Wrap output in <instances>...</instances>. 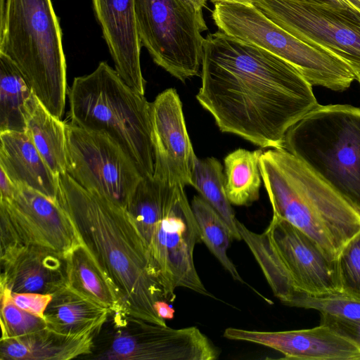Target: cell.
Wrapping results in <instances>:
<instances>
[{"label":"cell","mask_w":360,"mask_h":360,"mask_svg":"<svg viewBox=\"0 0 360 360\" xmlns=\"http://www.w3.org/2000/svg\"><path fill=\"white\" fill-rule=\"evenodd\" d=\"M199 103L222 132L283 148L288 129L319 105L292 65L220 30L205 38Z\"/></svg>","instance_id":"6da1fadb"},{"label":"cell","mask_w":360,"mask_h":360,"mask_svg":"<svg viewBox=\"0 0 360 360\" xmlns=\"http://www.w3.org/2000/svg\"><path fill=\"white\" fill-rule=\"evenodd\" d=\"M58 183L60 203L82 244L117 290L124 312L166 326L155 309L157 301H167L165 290L126 209L83 188L67 173L58 176Z\"/></svg>","instance_id":"7a4b0ae2"},{"label":"cell","mask_w":360,"mask_h":360,"mask_svg":"<svg viewBox=\"0 0 360 360\" xmlns=\"http://www.w3.org/2000/svg\"><path fill=\"white\" fill-rule=\"evenodd\" d=\"M259 169L273 214L306 233L335 261L360 231V213L284 148L263 152Z\"/></svg>","instance_id":"3957f363"},{"label":"cell","mask_w":360,"mask_h":360,"mask_svg":"<svg viewBox=\"0 0 360 360\" xmlns=\"http://www.w3.org/2000/svg\"><path fill=\"white\" fill-rule=\"evenodd\" d=\"M125 209L146 246L167 301L174 300V290L180 287L213 297L195 266L194 248L201 240L184 186L143 178Z\"/></svg>","instance_id":"277c9868"},{"label":"cell","mask_w":360,"mask_h":360,"mask_svg":"<svg viewBox=\"0 0 360 360\" xmlns=\"http://www.w3.org/2000/svg\"><path fill=\"white\" fill-rule=\"evenodd\" d=\"M73 124L107 134L128 155L143 178L154 174L151 103L106 62L77 77L68 89Z\"/></svg>","instance_id":"5b68a950"},{"label":"cell","mask_w":360,"mask_h":360,"mask_svg":"<svg viewBox=\"0 0 360 360\" xmlns=\"http://www.w3.org/2000/svg\"><path fill=\"white\" fill-rule=\"evenodd\" d=\"M0 53L42 105L61 119L68 93L62 30L51 0H1Z\"/></svg>","instance_id":"8992f818"},{"label":"cell","mask_w":360,"mask_h":360,"mask_svg":"<svg viewBox=\"0 0 360 360\" xmlns=\"http://www.w3.org/2000/svg\"><path fill=\"white\" fill-rule=\"evenodd\" d=\"M283 148L360 213V108L319 104L288 129Z\"/></svg>","instance_id":"52a82bcc"},{"label":"cell","mask_w":360,"mask_h":360,"mask_svg":"<svg viewBox=\"0 0 360 360\" xmlns=\"http://www.w3.org/2000/svg\"><path fill=\"white\" fill-rule=\"evenodd\" d=\"M238 229L274 295L288 306L298 294L342 293L337 262L330 260L309 236L273 214L258 233L238 221Z\"/></svg>","instance_id":"ba28073f"},{"label":"cell","mask_w":360,"mask_h":360,"mask_svg":"<svg viewBox=\"0 0 360 360\" xmlns=\"http://www.w3.org/2000/svg\"><path fill=\"white\" fill-rule=\"evenodd\" d=\"M212 16L219 30L281 58L295 67L312 86L342 92L356 79L348 63L297 38L253 5L215 4Z\"/></svg>","instance_id":"9c48e42d"},{"label":"cell","mask_w":360,"mask_h":360,"mask_svg":"<svg viewBox=\"0 0 360 360\" xmlns=\"http://www.w3.org/2000/svg\"><path fill=\"white\" fill-rule=\"evenodd\" d=\"M219 352L197 327L180 329L153 323L124 311L110 313L86 359L214 360Z\"/></svg>","instance_id":"30bf717a"},{"label":"cell","mask_w":360,"mask_h":360,"mask_svg":"<svg viewBox=\"0 0 360 360\" xmlns=\"http://www.w3.org/2000/svg\"><path fill=\"white\" fill-rule=\"evenodd\" d=\"M141 46L153 60L184 82L199 74L207 27L202 11L185 0H135Z\"/></svg>","instance_id":"8fae6325"},{"label":"cell","mask_w":360,"mask_h":360,"mask_svg":"<svg viewBox=\"0 0 360 360\" xmlns=\"http://www.w3.org/2000/svg\"><path fill=\"white\" fill-rule=\"evenodd\" d=\"M66 173L86 190L126 208L143 178L107 134L66 124Z\"/></svg>","instance_id":"7c38bea8"},{"label":"cell","mask_w":360,"mask_h":360,"mask_svg":"<svg viewBox=\"0 0 360 360\" xmlns=\"http://www.w3.org/2000/svg\"><path fill=\"white\" fill-rule=\"evenodd\" d=\"M0 224L1 252L34 246L66 259L82 244L59 200L25 186H16L11 200H0Z\"/></svg>","instance_id":"4fadbf2b"},{"label":"cell","mask_w":360,"mask_h":360,"mask_svg":"<svg viewBox=\"0 0 360 360\" xmlns=\"http://www.w3.org/2000/svg\"><path fill=\"white\" fill-rule=\"evenodd\" d=\"M253 6L302 41L360 69V27L315 0H254Z\"/></svg>","instance_id":"5bb4252c"},{"label":"cell","mask_w":360,"mask_h":360,"mask_svg":"<svg viewBox=\"0 0 360 360\" xmlns=\"http://www.w3.org/2000/svg\"><path fill=\"white\" fill-rule=\"evenodd\" d=\"M155 154L153 177L167 184L193 186L197 160L176 89H167L151 103Z\"/></svg>","instance_id":"9a60e30c"},{"label":"cell","mask_w":360,"mask_h":360,"mask_svg":"<svg viewBox=\"0 0 360 360\" xmlns=\"http://www.w3.org/2000/svg\"><path fill=\"white\" fill-rule=\"evenodd\" d=\"M223 336L269 347L285 359L360 360V348L355 343L321 323L312 328L274 332L227 328Z\"/></svg>","instance_id":"2e32d148"},{"label":"cell","mask_w":360,"mask_h":360,"mask_svg":"<svg viewBox=\"0 0 360 360\" xmlns=\"http://www.w3.org/2000/svg\"><path fill=\"white\" fill-rule=\"evenodd\" d=\"M91 1L116 71L127 85L144 95L135 0Z\"/></svg>","instance_id":"e0dca14e"},{"label":"cell","mask_w":360,"mask_h":360,"mask_svg":"<svg viewBox=\"0 0 360 360\" xmlns=\"http://www.w3.org/2000/svg\"><path fill=\"white\" fill-rule=\"evenodd\" d=\"M1 289L53 295L68 285L66 259L34 246L1 252Z\"/></svg>","instance_id":"ac0fdd59"},{"label":"cell","mask_w":360,"mask_h":360,"mask_svg":"<svg viewBox=\"0 0 360 360\" xmlns=\"http://www.w3.org/2000/svg\"><path fill=\"white\" fill-rule=\"evenodd\" d=\"M0 168L16 186L58 200L59 183L26 132H0Z\"/></svg>","instance_id":"d6986e66"},{"label":"cell","mask_w":360,"mask_h":360,"mask_svg":"<svg viewBox=\"0 0 360 360\" xmlns=\"http://www.w3.org/2000/svg\"><path fill=\"white\" fill-rule=\"evenodd\" d=\"M95 335H69L44 328L18 338L1 339V360H68L91 354Z\"/></svg>","instance_id":"ffe728a7"},{"label":"cell","mask_w":360,"mask_h":360,"mask_svg":"<svg viewBox=\"0 0 360 360\" xmlns=\"http://www.w3.org/2000/svg\"><path fill=\"white\" fill-rule=\"evenodd\" d=\"M110 314L67 285L51 295L44 319L49 328L61 334L96 335Z\"/></svg>","instance_id":"44dd1931"},{"label":"cell","mask_w":360,"mask_h":360,"mask_svg":"<svg viewBox=\"0 0 360 360\" xmlns=\"http://www.w3.org/2000/svg\"><path fill=\"white\" fill-rule=\"evenodd\" d=\"M26 133L52 170L66 173V124L52 115L34 95L28 105Z\"/></svg>","instance_id":"7402d4cb"},{"label":"cell","mask_w":360,"mask_h":360,"mask_svg":"<svg viewBox=\"0 0 360 360\" xmlns=\"http://www.w3.org/2000/svg\"><path fill=\"white\" fill-rule=\"evenodd\" d=\"M66 263L71 288L110 313L124 311L117 290L82 244L66 257Z\"/></svg>","instance_id":"603a6c76"},{"label":"cell","mask_w":360,"mask_h":360,"mask_svg":"<svg viewBox=\"0 0 360 360\" xmlns=\"http://www.w3.org/2000/svg\"><path fill=\"white\" fill-rule=\"evenodd\" d=\"M34 95L17 66L0 53V132H26L28 105Z\"/></svg>","instance_id":"cb8c5ba5"},{"label":"cell","mask_w":360,"mask_h":360,"mask_svg":"<svg viewBox=\"0 0 360 360\" xmlns=\"http://www.w3.org/2000/svg\"><path fill=\"white\" fill-rule=\"evenodd\" d=\"M262 150L238 148L224 158V190L231 205L250 206L259 197L262 175L259 158Z\"/></svg>","instance_id":"d4e9b609"},{"label":"cell","mask_w":360,"mask_h":360,"mask_svg":"<svg viewBox=\"0 0 360 360\" xmlns=\"http://www.w3.org/2000/svg\"><path fill=\"white\" fill-rule=\"evenodd\" d=\"M193 187L220 215L229 227L233 239L241 240L238 219L224 190V174L221 162L214 158H197Z\"/></svg>","instance_id":"484cf974"},{"label":"cell","mask_w":360,"mask_h":360,"mask_svg":"<svg viewBox=\"0 0 360 360\" xmlns=\"http://www.w3.org/2000/svg\"><path fill=\"white\" fill-rule=\"evenodd\" d=\"M200 236L209 250L231 277L244 283L236 267L227 255L232 233L220 215L201 197L195 195L191 202Z\"/></svg>","instance_id":"4316f807"},{"label":"cell","mask_w":360,"mask_h":360,"mask_svg":"<svg viewBox=\"0 0 360 360\" xmlns=\"http://www.w3.org/2000/svg\"><path fill=\"white\" fill-rule=\"evenodd\" d=\"M1 340L23 337L48 328L44 318L17 307L5 289H1Z\"/></svg>","instance_id":"83f0119b"},{"label":"cell","mask_w":360,"mask_h":360,"mask_svg":"<svg viewBox=\"0 0 360 360\" xmlns=\"http://www.w3.org/2000/svg\"><path fill=\"white\" fill-rule=\"evenodd\" d=\"M288 306L315 309L321 314L360 321V300L344 293L321 296L298 294Z\"/></svg>","instance_id":"f1b7e54d"},{"label":"cell","mask_w":360,"mask_h":360,"mask_svg":"<svg viewBox=\"0 0 360 360\" xmlns=\"http://www.w3.org/2000/svg\"><path fill=\"white\" fill-rule=\"evenodd\" d=\"M336 262L342 293L360 300V231L343 247Z\"/></svg>","instance_id":"f546056e"},{"label":"cell","mask_w":360,"mask_h":360,"mask_svg":"<svg viewBox=\"0 0 360 360\" xmlns=\"http://www.w3.org/2000/svg\"><path fill=\"white\" fill-rule=\"evenodd\" d=\"M11 298L19 308L44 318V313L51 300V295L35 292H11Z\"/></svg>","instance_id":"4dcf8cb0"},{"label":"cell","mask_w":360,"mask_h":360,"mask_svg":"<svg viewBox=\"0 0 360 360\" xmlns=\"http://www.w3.org/2000/svg\"><path fill=\"white\" fill-rule=\"evenodd\" d=\"M320 323L329 326L336 333L352 341L360 348V321L321 314Z\"/></svg>","instance_id":"1f68e13d"},{"label":"cell","mask_w":360,"mask_h":360,"mask_svg":"<svg viewBox=\"0 0 360 360\" xmlns=\"http://www.w3.org/2000/svg\"><path fill=\"white\" fill-rule=\"evenodd\" d=\"M0 169V200H8L13 196L16 186L4 170L1 168Z\"/></svg>","instance_id":"d6a6232c"},{"label":"cell","mask_w":360,"mask_h":360,"mask_svg":"<svg viewBox=\"0 0 360 360\" xmlns=\"http://www.w3.org/2000/svg\"><path fill=\"white\" fill-rule=\"evenodd\" d=\"M155 309L158 315L162 319L174 318L175 310L166 300H158L155 303Z\"/></svg>","instance_id":"836d02e7"},{"label":"cell","mask_w":360,"mask_h":360,"mask_svg":"<svg viewBox=\"0 0 360 360\" xmlns=\"http://www.w3.org/2000/svg\"><path fill=\"white\" fill-rule=\"evenodd\" d=\"M212 1V3L215 4H219V3H224V4H244V5H253L254 0H209Z\"/></svg>","instance_id":"e575fe53"},{"label":"cell","mask_w":360,"mask_h":360,"mask_svg":"<svg viewBox=\"0 0 360 360\" xmlns=\"http://www.w3.org/2000/svg\"><path fill=\"white\" fill-rule=\"evenodd\" d=\"M188 4L192 6L197 11H202V8L206 6L207 0H185Z\"/></svg>","instance_id":"d590c367"},{"label":"cell","mask_w":360,"mask_h":360,"mask_svg":"<svg viewBox=\"0 0 360 360\" xmlns=\"http://www.w3.org/2000/svg\"><path fill=\"white\" fill-rule=\"evenodd\" d=\"M354 8L360 11V0H347Z\"/></svg>","instance_id":"8d00e7d4"},{"label":"cell","mask_w":360,"mask_h":360,"mask_svg":"<svg viewBox=\"0 0 360 360\" xmlns=\"http://www.w3.org/2000/svg\"><path fill=\"white\" fill-rule=\"evenodd\" d=\"M355 75H356V79L359 82L360 84V69L353 68Z\"/></svg>","instance_id":"74e56055"}]
</instances>
